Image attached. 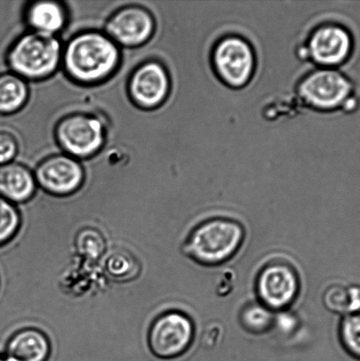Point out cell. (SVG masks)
<instances>
[{
  "mask_svg": "<svg viewBox=\"0 0 360 361\" xmlns=\"http://www.w3.org/2000/svg\"><path fill=\"white\" fill-rule=\"evenodd\" d=\"M25 17L32 31L54 37L65 27L67 20L65 6L49 0L30 4Z\"/></svg>",
  "mask_w": 360,
  "mask_h": 361,
  "instance_id": "5bb4252c",
  "label": "cell"
},
{
  "mask_svg": "<svg viewBox=\"0 0 360 361\" xmlns=\"http://www.w3.org/2000/svg\"><path fill=\"white\" fill-rule=\"evenodd\" d=\"M0 361H1V358H0Z\"/></svg>",
  "mask_w": 360,
  "mask_h": 361,
  "instance_id": "603a6c76",
  "label": "cell"
},
{
  "mask_svg": "<svg viewBox=\"0 0 360 361\" xmlns=\"http://www.w3.org/2000/svg\"><path fill=\"white\" fill-rule=\"evenodd\" d=\"M120 60L118 45L98 31L77 35L63 49L62 62L67 75L81 85H95L107 80L118 69Z\"/></svg>",
  "mask_w": 360,
  "mask_h": 361,
  "instance_id": "6da1fadb",
  "label": "cell"
},
{
  "mask_svg": "<svg viewBox=\"0 0 360 361\" xmlns=\"http://www.w3.org/2000/svg\"><path fill=\"white\" fill-rule=\"evenodd\" d=\"M297 276L290 267L273 264L264 268L257 281V293L263 306L281 310L294 302L297 295Z\"/></svg>",
  "mask_w": 360,
  "mask_h": 361,
  "instance_id": "8fae6325",
  "label": "cell"
},
{
  "mask_svg": "<svg viewBox=\"0 0 360 361\" xmlns=\"http://www.w3.org/2000/svg\"><path fill=\"white\" fill-rule=\"evenodd\" d=\"M28 97L26 80L12 72L0 74V116L19 111L27 104Z\"/></svg>",
  "mask_w": 360,
  "mask_h": 361,
  "instance_id": "2e32d148",
  "label": "cell"
},
{
  "mask_svg": "<svg viewBox=\"0 0 360 361\" xmlns=\"http://www.w3.org/2000/svg\"><path fill=\"white\" fill-rule=\"evenodd\" d=\"M271 310L263 304H252L246 307L242 314V322L247 330L261 334L268 330L273 324Z\"/></svg>",
  "mask_w": 360,
  "mask_h": 361,
  "instance_id": "d6986e66",
  "label": "cell"
},
{
  "mask_svg": "<svg viewBox=\"0 0 360 361\" xmlns=\"http://www.w3.org/2000/svg\"><path fill=\"white\" fill-rule=\"evenodd\" d=\"M354 47L352 35L347 28L329 24L317 28L310 37L309 49L316 63L337 66L347 61Z\"/></svg>",
  "mask_w": 360,
  "mask_h": 361,
  "instance_id": "7c38bea8",
  "label": "cell"
},
{
  "mask_svg": "<svg viewBox=\"0 0 360 361\" xmlns=\"http://www.w3.org/2000/svg\"><path fill=\"white\" fill-rule=\"evenodd\" d=\"M324 302L328 309L333 312L347 316L360 313V286H331L324 295Z\"/></svg>",
  "mask_w": 360,
  "mask_h": 361,
  "instance_id": "e0dca14e",
  "label": "cell"
},
{
  "mask_svg": "<svg viewBox=\"0 0 360 361\" xmlns=\"http://www.w3.org/2000/svg\"><path fill=\"white\" fill-rule=\"evenodd\" d=\"M49 355V341L41 331H20L7 345L6 356L15 361H46Z\"/></svg>",
  "mask_w": 360,
  "mask_h": 361,
  "instance_id": "9a60e30c",
  "label": "cell"
},
{
  "mask_svg": "<svg viewBox=\"0 0 360 361\" xmlns=\"http://www.w3.org/2000/svg\"><path fill=\"white\" fill-rule=\"evenodd\" d=\"M170 90V80L161 63L148 61L134 71L128 84L129 97L142 109H154L163 104Z\"/></svg>",
  "mask_w": 360,
  "mask_h": 361,
  "instance_id": "30bf717a",
  "label": "cell"
},
{
  "mask_svg": "<svg viewBox=\"0 0 360 361\" xmlns=\"http://www.w3.org/2000/svg\"><path fill=\"white\" fill-rule=\"evenodd\" d=\"M340 339L349 355L360 360V313L344 318L340 325Z\"/></svg>",
  "mask_w": 360,
  "mask_h": 361,
  "instance_id": "ac0fdd59",
  "label": "cell"
},
{
  "mask_svg": "<svg viewBox=\"0 0 360 361\" xmlns=\"http://www.w3.org/2000/svg\"><path fill=\"white\" fill-rule=\"evenodd\" d=\"M19 212L10 202L0 197V245L13 238L20 228Z\"/></svg>",
  "mask_w": 360,
  "mask_h": 361,
  "instance_id": "ffe728a7",
  "label": "cell"
},
{
  "mask_svg": "<svg viewBox=\"0 0 360 361\" xmlns=\"http://www.w3.org/2000/svg\"><path fill=\"white\" fill-rule=\"evenodd\" d=\"M19 150L16 137L13 134L0 130V165L13 162Z\"/></svg>",
  "mask_w": 360,
  "mask_h": 361,
  "instance_id": "44dd1931",
  "label": "cell"
},
{
  "mask_svg": "<svg viewBox=\"0 0 360 361\" xmlns=\"http://www.w3.org/2000/svg\"><path fill=\"white\" fill-rule=\"evenodd\" d=\"M193 334V324L188 317L176 312L166 314L151 328V350L159 358H174L189 348Z\"/></svg>",
  "mask_w": 360,
  "mask_h": 361,
  "instance_id": "8992f818",
  "label": "cell"
},
{
  "mask_svg": "<svg viewBox=\"0 0 360 361\" xmlns=\"http://www.w3.org/2000/svg\"><path fill=\"white\" fill-rule=\"evenodd\" d=\"M213 62L221 79L235 87L248 82L255 66L252 49L237 37H225L218 42L214 49Z\"/></svg>",
  "mask_w": 360,
  "mask_h": 361,
  "instance_id": "ba28073f",
  "label": "cell"
},
{
  "mask_svg": "<svg viewBox=\"0 0 360 361\" xmlns=\"http://www.w3.org/2000/svg\"><path fill=\"white\" fill-rule=\"evenodd\" d=\"M1 361H15V360H13L12 358H9V357L6 356V358L1 359Z\"/></svg>",
  "mask_w": 360,
  "mask_h": 361,
  "instance_id": "7402d4cb",
  "label": "cell"
},
{
  "mask_svg": "<svg viewBox=\"0 0 360 361\" xmlns=\"http://www.w3.org/2000/svg\"><path fill=\"white\" fill-rule=\"evenodd\" d=\"M354 86L347 77L336 71H320L306 77L299 87L306 104L321 109H333L347 104Z\"/></svg>",
  "mask_w": 360,
  "mask_h": 361,
  "instance_id": "5b68a950",
  "label": "cell"
},
{
  "mask_svg": "<svg viewBox=\"0 0 360 361\" xmlns=\"http://www.w3.org/2000/svg\"><path fill=\"white\" fill-rule=\"evenodd\" d=\"M104 123L85 113L67 116L56 127V139L65 154L77 159L97 154L105 143Z\"/></svg>",
  "mask_w": 360,
  "mask_h": 361,
  "instance_id": "277c9868",
  "label": "cell"
},
{
  "mask_svg": "<svg viewBox=\"0 0 360 361\" xmlns=\"http://www.w3.org/2000/svg\"><path fill=\"white\" fill-rule=\"evenodd\" d=\"M35 182L47 192L67 196L80 189L85 179L82 165L67 154L52 155L37 166Z\"/></svg>",
  "mask_w": 360,
  "mask_h": 361,
  "instance_id": "52a82bcc",
  "label": "cell"
},
{
  "mask_svg": "<svg viewBox=\"0 0 360 361\" xmlns=\"http://www.w3.org/2000/svg\"><path fill=\"white\" fill-rule=\"evenodd\" d=\"M243 239L242 226L227 219H214L201 225L186 245L187 253L201 264H218L238 250Z\"/></svg>",
  "mask_w": 360,
  "mask_h": 361,
  "instance_id": "3957f363",
  "label": "cell"
},
{
  "mask_svg": "<svg viewBox=\"0 0 360 361\" xmlns=\"http://www.w3.org/2000/svg\"><path fill=\"white\" fill-rule=\"evenodd\" d=\"M61 42L54 35L31 31L21 35L6 54L10 72L25 80L47 79L62 62Z\"/></svg>",
  "mask_w": 360,
  "mask_h": 361,
  "instance_id": "7a4b0ae2",
  "label": "cell"
},
{
  "mask_svg": "<svg viewBox=\"0 0 360 361\" xmlns=\"http://www.w3.org/2000/svg\"><path fill=\"white\" fill-rule=\"evenodd\" d=\"M155 21L148 10L137 6L123 7L106 23V35L123 47H137L150 40Z\"/></svg>",
  "mask_w": 360,
  "mask_h": 361,
  "instance_id": "9c48e42d",
  "label": "cell"
},
{
  "mask_svg": "<svg viewBox=\"0 0 360 361\" xmlns=\"http://www.w3.org/2000/svg\"><path fill=\"white\" fill-rule=\"evenodd\" d=\"M37 182L26 166L17 162L0 165V197L10 203H23L35 194Z\"/></svg>",
  "mask_w": 360,
  "mask_h": 361,
  "instance_id": "4fadbf2b",
  "label": "cell"
}]
</instances>
